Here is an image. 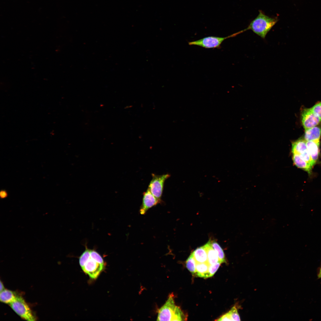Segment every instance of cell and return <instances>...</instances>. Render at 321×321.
Segmentation results:
<instances>
[{"label":"cell","mask_w":321,"mask_h":321,"mask_svg":"<svg viewBox=\"0 0 321 321\" xmlns=\"http://www.w3.org/2000/svg\"><path fill=\"white\" fill-rule=\"evenodd\" d=\"M307 148L313 163L317 162L320 153V141H306Z\"/></svg>","instance_id":"30bf717a"},{"label":"cell","mask_w":321,"mask_h":321,"mask_svg":"<svg viewBox=\"0 0 321 321\" xmlns=\"http://www.w3.org/2000/svg\"><path fill=\"white\" fill-rule=\"evenodd\" d=\"M161 202L151 193L148 188L143 193L142 204L139 210V213L141 215H144L150 208L156 205Z\"/></svg>","instance_id":"9c48e42d"},{"label":"cell","mask_w":321,"mask_h":321,"mask_svg":"<svg viewBox=\"0 0 321 321\" xmlns=\"http://www.w3.org/2000/svg\"><path fill=\"white\" fill-rule=\"evenodd\" d=\"M207 252V262L209 265L215 264L219 261L218 254L212 247L211 241L209 240L204 245Z\"/></svg>","instance_id":"4fadbf2b"},{"label":"cell","mask_w":321,"mask_h":321,"mask_svg":"<svg viewBox=\"0 0 321 321\" xmlns=\"http://www.w3.org/2000/svg\"><path fill=\"white\" fill-rule=\"evenodd\" d=\"M321 128L315 126L305 130L304 139L306 141H320Z\"/></svg>","instance_id":"8fae6325"},{"label":"cell","mask_w":321,"mask_h":321,"mask_svg":"<svg viewBox=\"0 0 321 321\" xmlns=\"http://www.w3.org/2000/svg\"><path fill=\"white\" fill-rule=\"evenodd\" d=\"M211 245L213 249L217 252L219 258V261L222 263L226 262L225 256L223 250L219 244L214 241H211Z\"/></svg>","instance_id":"e0dca14e"},{"label":"cell","mask_w":321,"mask_h":321,"mask_svg":"<svg viewBox=\"0 0 321 321\" xmlns=\"http://www.w3.org/2000/svg\"><path fill=\"white\" fill-rule=\"evenodd\" d=\"M0 292H1V291H3V290H4L5 289H4V285H3V283H2V282H1V281H0Z\"/></svg>","instance_id":"603a6c76"},{"label":"cell","mask_w":321,"mask_h":321,"mask_svg":"<svg viewBox=\"0 0 321 321\" xmlns=\"http://www.w3.org/2000/svg\"><path fill=\"white\" fill-rule=\"evenodd\" d=\"M292 154V159L294 164L298 168L307 172L309 175L311 174L312 167L298 155L295 154Z\"/></svg>","instance_id":"7c38bea8"},{"label":"cell","mask_w":321,"mask_h":321,"mask_svg":"<svg viewBox=\"0 0 321 321\" xmlns=\"http://www.w3.org/2000/svg\"><path fill=\"white\" fill-rule=\"evenodd\" d=\"M18 296L14 292L4 289L0 292V300L1 302L10 304L15 301Z\"/></svg>","instance_id":"5bb4252c"},{"label":"cell","mask_w":321,"mask_h":321,"mask_svg":"<svg viewBox=\"0 0 321 321\" xmlns=\"http://www.w3.org/2000/svg\"><path fill=\"white\" fill-rule=\"evenodd\" d=\"M79 262L83 271L93 279L97 278L106 265L101 256L91 255L88 250L85 251L80 256Z\"/></svg>","instance_id":"6da1fadb"},{"label":"cell","mask_w":321,"mask_h":321,"mask_svg":"<svg viewBox=\"0 0 321 321\" xmlns=\"http://www.w3.org/2000/svg\"><path fill=\"white\" fill-rule=\"evenodd\" d=\"M0 195L1 196L2 198H4L6 196L7 194L4 191H2V192H1Z\"/></svg>","instance_id":"cb8c5ba5"},{"label":"cell","mask_w":321,"mask_h":321,"mask_svg":"<svg viewBox=\"0 0 321 321\" xmlns=\"http://www.w3.org/2000/svg\"><path fill=\"white\" fill-rule=\"evenodd\" d=\"M217 321H232L229 314L227 312L224 314L223 315L217 320Z\"/></svg>","instance_id":"7402d4cb"},{"label":"cell","mask_w":321,"mask_h":321,"mask_svg":"<svg viewBox=\"0 0 321 321\" xmlns=\"http://www.w3.org/2000/svg\"><path fill=\"white\" fill-rule=\"evenodd\" d=\"M313 112L321 120V102L315 104L310 108Z\"/></svg>","instance_id":"44dd1931"},{"label":"cell","mask_w":321,"mask_h":321,"mask_svg":"<svg viewBox=\"0 0 321 321\" xmlns=\"http://www.w3.org/2000/svg\"><path fill=\"white\" fill-rule=\"evenodd\" d=\"M186 319L180 308L176 305L174 295L170 294L165 303L158 309L157 320L183 321Z\"/></svg>","instance_id":"7a4b0ae2"},{"label":"cell","mask_w":321,"mask_h":321,"mask_svg":"<svg viewBox=\"0 0 321 321\" xmlns=\"http://www.w3.org/2000/svg\"><path fill=\"white\" fill-rule=\"evenodd\" d=\"M209 265L207 262L197 263L196 265L195 274L198 277L207 278V274Z\"/></svg>","instance_id":"2e32d148"},{"label":"cell","mask_w":321,"mask_h":321,"mask_svg":"<svg viewBox=\"0 0 321 321\" xmlns=\"http://www.w3.org/2000/svg\"><path fill=\"white\" fill-rule=\"evenodd\" d=\"M301 120L305 130L316 126L321 121L310 108H305L303 110L301 114Z\"/></svg>","instance_id":"ba28073f"},{"label":"cell","mask_w":321,"mask_h":321,"mask_svg":"<svg viewBox=\"0 0 321 321\" xmlns=\"http://www.w3.org/2000/svg\"><path fill=\"white\" fill-rule=\"evenodd\" d=\"M317 276L318 278H321V266L319 269Z\"/></svg>","instance_id":"d4e9b609"},{"label":"cell","mask_w":321,"mask_h":321,"mask_svg":"<svg viewBox=\"0 0 321 321\" xmlns=\"http://www.w3.org/2000/svg\"><path fill=\"white\" fill-rule=\"evenodd\" d=\"M239 34L238 32L225 37L209 36L188 43L190 45H197L206 48H219L224 40Z\"/></svg>","instance_id":"5b68a950"},{"label":"cell","mask_w":321,"mask_h":321,"mask_svg":"<svg viewBox=\"0 0 321 321\" xmlns=\"http://www.w3.org/2000/svg\"><path fill=\"white\" fill-rule=\"evenodd\" d=\"M276 17H271L265 15L261 10L257 16L250 23L248 27L243 32L250 29L261 37L265 39L268 33L277 22Z\"/></svg>","instance_id":"3957f363"},{"label":"cell","mask_w":321,"mask_h":321,"mask_svg":"<svg viewBox=\"0 0 321 321\" xmlns=\"http://www.w3.org/2000/svg\"><path fill=\"white\" fill-rule=\"evenodd\" d=\"M228 312L232 321L240 320L237 309L235 306H233Z\"/></svg>","instance_id":"ffe728a7"},{"label":"cell","mask_w":321,"mask_h":321,"mask_svg":"<svg viewBox=\"0 0 321 321\" xmlns=\"http://www.w3.org/2000/svg\"><path fill=\"white\" fill-rule=\"evenodd\" d=\"M222 263L219 261L215 264L209 265L207 274V278L211 277L213 276L216 272Z\"/></svg>","instance_id":"d6986e66"},{"label":"cell","mask_w":321,"mask_h":321,"mask_svg":"<svg viewBox=\"0 0 321 321\" xmlns=\"http://www.w3.org/2000/svg\"><path fill=\"white\" fill-rule=\"evenodd\" d=\"M291 152L299 155L312 167L314 166L308 152L306 141L302 139H299L292 143Z\"/></svg>","instance_id":"52a82bcc"},{"label":"cell","mask_w":321,"mask_h":321,"mask_svg":"<svg viewBox=\"0 0 321 321\" xmlns=\"http://www.w3.org/2000/svg\"><path fill=\"white\" fill-rule=\"evenodd\" d=\"M196 262L192 253L186 261V266L193 275L195 274Z\"/></svg>","instance_id":"ac0fdd59"},{"label":"cell","mask_w":321,"mask_h":321,"mask_svg":"<svg viewBox=\"0 0 321 321\" xmlns=\"http://www.w3.org/2000/svg\"><path fill=\"white\" fill-rule=\"evenodd\" d=\"M152 178L148 185V188L157 198L161 200L165 182L170 176L168 174L161 175L152 174Z\"/></svg>","instance_id":"8992f818"},{"label":"cell","mask_w":321,"mask_h":321,"mask_svg":"<svg viewBox=\"0 0 321 321\" xmlns=\"http://www.w3.org/2000/svg\"><path fill=\"white\" fill-rule=\"evenodd\" d=\"M192 253L196 262H207V253L204 246L197 248Z\"/></svg>","instance_id":"9a60e30c"},{"label":"cell","mask_w":321,"mask_h":321,"mask_svg":"<svg viewBox=\"0 0 321 321\" xmlns=\"http://www.w3.org/2000/svg\"><path fill=\"white\" fill-rule=\"evenodd\" d=\"M14 311L22 318L29 321H35L36 318L24 300L19 296L17 300L10 304Z\"/></svg>","instance_id":"277c9868"}]
</instances>
